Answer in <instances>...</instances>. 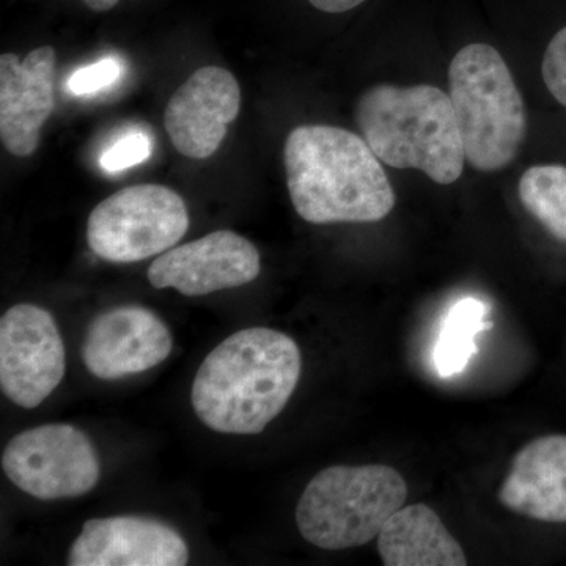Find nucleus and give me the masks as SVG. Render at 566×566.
<instances>
[{"label":"nucleus","instance_id":"412c9836","mask_svg":"<svg viewBox=\"0 0 566 566\" xmlns=\"http://www.w3.org/2000/svg\"><path fill=\"white\" fill-rule=\"evenodd\" d=\"M308 2L324 13H345V11L356 9L365 0H308Z\"/></svg>","mask_w":566,"mask_h":566},{"label":"nucleus","instance_id":"39448f33","mask_svg":"<svg viewBox=\"0 0 566 566\" xmlns=\"http://www.w3.org/2000/svg\"><path fill=\"white\" fill-rule=\"evenodd\" d=\"M406 499V480L390 465H333L305 486L296 526L305 542L322 549L368 545Z\"/></svg>","mask_w":566,"mask_h":566},{"label":"nucleus","instance_id":"423d86ee","mask_svg":"<svg viewBox=\"0 0 566 566\" xmlns=\"http://www.w3.org/2000/svg\"><path fill=\"white\" fill-rule=\"evenodd\" d=\"M189 229L185 200L163 185H137L96 205L87 243L99 259L136 263L172 249Z\"/></svg>","mask_w":566,"mask_h":566},{"label":"nucleus","instance_id":"f8f14e48","mask_svg":"<svg viewBox=\"0 0 566 566\" xmlns=\"http://www.w3.org/2000/svg\"><path fill=\"white\" fill-rule=\"evenodd\" d=\"M189 547L174 527L140 516L88 520L74 539L70 566H185Z\"/></svg>","mask_w":566,"mask_h":566},{"label":"nucleus","instance_id":"6ab92c4d","mask_svg":"<svg viewBox=\"0 0 566 566\" xmlns=\"http://www.w3.org/2000/svg\"><path fill=\"white\" fill-rule=\"evenodd\" d=\"M123 63L117 57H104L92 65L74 71L69 80V91L76 96L95 95L120 80Z\"/></svg>","mask_w":566,"mask_h":566},{"label":"nucleus","instance_id":"9b49d317","mask_svg":"<svg viewBox=\"0 0 566 566\" xmlns=\"http://www.w3.org/2000/svg\"><path fill=\"white\" fill-rule=\"evenodd\" d=\"M240 109L237 77L221 66H203L175 92L164 125L180 155L207 159L219 150Z\"/></svg>","mask_w":566,"mask_h":566},{"label":"nucleus","instance_id":"4be33fe9","mask_svg":"<svg viewBox=\"0 0 566 566\" xmlns=\"http://www.w3.org/2000/svg\"><path fill=\"white\" fill-rule=\"evenodd\" d=\"M88 9L93 11H98V13H103V11H109L117 6L120 0H82Z\"/></svg>","mask_w":566,"mask_h":566},{"label":"nucleus","instance_id":"aec40b11","mask_svg":"<svg viewBox=\"0 0 566 566\" xmlns=\"http://www.w3.org/2000/svg\"><path fill=\"white\" fill-rule=\"evenodd\" d=\"M542 74L547 91L566 107V28L560 29L547 44Z\"/></svg>","mask_w":566,"mask_h":566},{"label":"nucleus","instance_id":"1a4fd4ad","mask_svg":"<svg viewBox=\"0 0 566 566\" xmlns=\"http://www.w3.org/2000/svg\"><path fill=\"white\" fill-rule=\"evenodd\" d=\"M260 271V252L251 241L230 230H218L161 253L148 268L147 277L158 290L205 296L248 285Z\"/></svg>","mask_w":566,"mask_h":566},{"label":"nucleus","instance_id":"dca6fc26","mask_svg":"<svg viewBox=\"0 0 566 566\" xmlns=\"http://www.w3.org/2000/svg\"><path fill=\"white\" fill-rule=\"evenodd\" d=\"M490 305L476 297H464L447 312L434 346V365L439 376L461 374L476 353L475 337L491 327L486 323Z\"/></svg>","mask_w":566,"mask_h":566},{"label":"nucleus","instance_id":"f3484780","mask_svg":"<svg viewBox=\"0 0 566 566\" xmlns=\"http://www.w3.org/2000/svg\"><path fill=\"white\" fill-rule=\"evenodd\" d=\"M528 214L566 243V166L543 164L527 169L517 186Z\"/></svg>","mask_w":566,"mask_h":566},{"label":"nucleus","instance_id":"9d476101","mask_svg":"<svg viewBox=\"0 0 566 566\" xmlns=\"http://www.w3.org/2000/svg\"><path fill=\"white\" fill-rule=\"evenodd\" d=\"M172 348V334L158 315L139 305H123L93 319L81 356L95 378L112 381L158 367Z\"/></svg>","mask_w":566,"mask_h":566},{"label":"nucleus","instance_id":"7ed1b4c3","mask_svg":"<svg viewBox=\"0 0 566 566\" xmlns=\"http://www.w3.org/2000/svg\"><path fill=\"white\" fill-rule=\"evenodd\" d=\"M356 122L379 161L416 169L452 185L464 169V147L450 96L433 85L379 84L356 106Z\"/></svg>","mask_w":566,"mask_h":566},{"label":"nucleus","instance_id":"20e7f679","mask_svg":"<svg viewBox=\"0 0 566 566\" xmlns=\"http://www.w3.org/2000/svg\"><path fill=\"white\" fill-rule=\"evenodd\" d=\"M449 88L465 161L485 174L515 161L526 139V106L501 52L468 44L450 63Z\"/></svg>","mask_w":566,"mask_h":566},{"label":"nucleus","instance_id":"6e6552de","mask_svg":"<svg viewBox=\"0 0 566 566\" xmlns=\"http://www.w3.org/2000/svg\"><path fill=\"white\" fill-rule=\"evenodd\" d=\"M65 345L54 316L39 305L20 304L0 319V389L14 405L39 408L61 385Z\"/></svg>","mask_w":566,"mask_h":566},{"label":"nucleus","instance_id":"a211bd4d","mask_svg":"<svg viewBox=\"0 0 566 566\" xmlns=\"http://www.w3.org/2000/svg\"><path fill=\"white\" fill-rule=\"evenodd\" d=\"M151 155V140L147 134L134 132L125 134L122 139L112 144L99 158V164L106 172L117 174L129 167L147 161Z\"/></svg>","mask_w":566,"mask_h":566},{"label":"nucleus","instance_id":"f03ea898","mask_svg":"<svg viewBox=\"0 0 566 566\" xmlns=\"http://www.w3.org/2000/svg\"><path fill=\"white\" fill-rule=\"evenodd\" d=\"M283 163L294 210L315 226L379 222L397 202L378 156L348 129L297 126Z\"/></svg>","mask_w":566,"mask_h":566},{"label":"nucleus","instance_id":"ddd939ff","mask_svg":"<svg viewBox=\"0 0 566 566\" xmlns=\"http://www.w3.org/2000/svg\"><path fill=\"white\" fill-rule=\"evenodd\" d=\"M55 51L41 46L20 61L0 57V137L11 155L28 158L55 107Z\"/></svg>","mask_w":566,"mask_h":566},{"label":"nucleus","instance_id":"4468645a","mask_svg":"<svg viewBox=\"0 0 566 566\" xmlns=\"http://www.w3.org/2000/svg\"><path fill=\"white\" fill-rule=\"evenodd\" d=\"M499 502L520 516L566 524V434H546L513 458Z\"/></svg>","mask_w":566,"mask_h":566},{"label":"nucleus","instance_id":"f257e3e1","mask_svg":"<svg viewBox=\"0 0 566 566\" xmlns=\"http://www.w3.org/2000/svg\"><path fill=\"white\" fill-rule=\"evenodd\" d=\"M301 368V349L290 335L268 327L238 331L200 365L193 412L218 433L260 434L289 405Z\"/></svg>","mask_w":566,"mask_h":566},{"label":"nucleus","instance_id":"2eb2a0df","mask_svg":"<svg viewBox=\"0 0 566 566\" xmlns=\"http://www.w3.org/2000/svg\"><path fill=\"white\" fill-rule=\"evenodd\" d=\"M378 553L386 566H465L460 543L434 510L423 504L401 506L378 535Z\"/></svg>","mask_w":566,"mask_h":566},{"label":"nucleus","instance_id":"0eeeda50","mask_svg":"<svg viewBox=\"0 0 566 566\" xmlns=\"http://www.w3.org/2000/svg\"><path fill=\"white\" fill-rule=\"evenodd\" d=\"M10 482L40 501L91 493L102 474L98 453L84 431L48 423L14 436L2 453Z\"/></svg>","mask_w":566,"mask_h":566}]
</instances>
